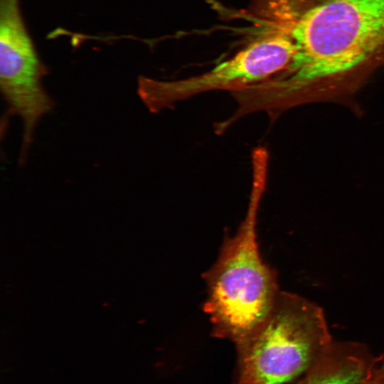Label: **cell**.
<instances>
[{
  "label": "cell",
  "instance_id": "obj_1",
  "mask_svg": "<svg viewBox=\"0 0 384 384\" xmlns=\"http://www.w3.org/2000/svg\"><path fill=\"white\" fill-rule=\"evenodd\" d=\"M293 37L292 61L262 87L280 112L352 93L384 65V0H317Z\"/></svg>",
  "mask_w": 384,
  "mask_h": 384
},
{
  "label": "cell",
  "instance_id": "obj_2",
  "mask_svg": "<svg viewBox=\"0 0 384 384\" xmlns=\"http://www.w3.org/2000/svg\"><path fill=\"white\" fill-rule=\"evenodd\" d=\"M254 181L245 218L225 240L214 265L206 273L204 309L214 335L235 344L254 331L272 310L278 290L276 274L262 260L257 218L265 185L267 165H253Z\"/></svg>",
  "mask_w": 384,
  "mask_h": 384
},
{
  "label": "cell",
  "instance_id": "obj_3",
  "mask_svg": "<svg viewBox=\"0 0 384 384\" xmlns=\"http://www.w3.org/2000/svg\"><path fill=\"white\" fill-rule=\"evenodd\" d=\"M333 342L320 307L279 292L265 319L236 343L238 384H289Z\"/></svg>",
  "mask_w": 384,
  "mask_h": 384
},
{
  "label": "cell",
  "instance_id": "obj_4",
  "mask_svg": "<svg viewBox=\"0 0 384 384\" xmlns=\"http://www.w3.org/2000/svg\"><path fill=\"white\" fill-rule=\"evenodd\" d=\"M259 34L233 57L204 73L176 80L140 76L139 97L150 112L156 113L197 95L232 92L270 78L289 65L296 53L295 43L281 31L262 30Z\"/></svg>",
  "mask_w": 384,
  "mask_h": 384
},
{
  "label": "cell",
  "instance_id": "obj_5",
  "mask_svg": "<svg viewBox=\"0 0 384 384\" xmlns=\"http://www.w3.org/2000/svg\"><path fill=\"white\" fill-rule=\"evenodd\" d=\"M47 74L26 28L20 0H0V88L11 114L23 124L26 157L40 119L53 107L42 80Z\"/></svg>",
  "mask_w": 384,
  "mask_h": 384
},
{
  "label": "cell",
  "instance_id": "obj_6",
  "mask_svg": "<svg viewBox=\"0 0 384 384\" xmlns=\"http://www.w3.org/2000/svg\"><path fill=\"white\" fill-rule=\"evenodd\" d=\"M373 358L363 343L333 341L291 384H361Z\"/></svg>",
  "mask_w": 384,
  "mask_h": 384
},
{
  "label": "cell",
  "instance_id": "obj_7",
  "mask_svg": "<svg viewBox=\"0 0 384 384\" xmlns=\"http://www.w3.org/2000/svg\"><path fill=\"white\" fill-rule=\"evenodd\" d=\"M361 384H384V351L374 356Z\"/></svg>",
  "mask_w": 384,
  "mask_h": 384
}]
</instances>
